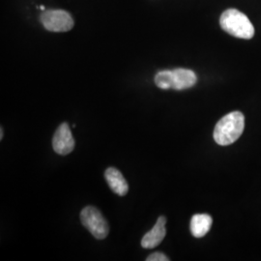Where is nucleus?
Wrapping results in <instances>:
<instances>
[{"label": "nucleus", "instance_id": "9", "mask_svg": "<svg viewBox=\"0 0 261 261\" xmlns=\"http://www.w3.org/2000/svg\"><path fill=\"white\" fill-rule=\"evenodd\" d=\"M212 224L213 220L211 216L207 214L195 215L191 220V232L196 238H201L208 233Z\"/></svg>", "mask_w": 261, "mask_h": 261}, {"label": "nucleus", "instance_id": "11", "mask_svg": "<svg viewBox=\"0 0 261 261\" xmlns=\"http://www.w3.org/2000/svg\"><path fill=\"white\" fill-rule=\"evenodd\" d=\"M169 258L166 254L162 252H154L150 254L149 256L146 258V261H168Z\"/></svg>", "mask_w": 261, "mask_h": 261}, {"label": "nucleus", "instance_id": "1", "mask_svg": "<svg viewBox=\"0 0 261 261\" xmlns=\"http://www.w3.org/2000/svg\"><path fill=\"white\" fill-rule=\"evenodd\" d=\"M244 129L245 117L242 112H230L217 123L213 137L219 145L226 146L238 140L241 137Z\"/></svg>", "mask_w": 261, "mask_h": 261}, {"label": "nucleus", "instance_id": "10", "mask_svg": "<svg viewBox=\"0 0 261 261\" xmlns=\"http://www.w3.org/2000/svg\"><path fill=\"white\" fill-rule=\"evenodd\" d=\"M155 84L161 89H170L173 86L172 71H161L155 76Z\"/></svg>", "mask_w": 261, "mask_h": 261}, {"label": "nucleus", "instance_id": "5", "mask_svg": "<svg viewBox=\"0 0 261 261\" xmlns=\"http://www.w3.org/2000/svg\"><path fill=\"white\" fill-rule=\"evenodd\" d=\"M54 149L59 155H68L75 148V140L67 123L61 124L53 139Z\"/></svg>", "mask_w": 261, "mask_h": 261}, {"label": "nucleus", "instance_id": "6", "mask_svg": "<svg viewBox=\"0 0 261 261\" xmlns=\"http://www.w3.org/2000/svg\"><path fill=\"white\" fill-rule=\"evenodd\" d=\"M167 219L165 217H160L157 223L149 232L145 234L141 240V247L144 249H154L164 240L167 234L166 229Z\"/></svg>", "mask_w": 261, "mask_h": 261}, {"label": "nucleus", "instance_id": "2", "mask_svg": "<svg viewBox=\"0 0 261 261\" xmlns=\"http://www.w3.org/2000/svg\"><path fill=\"white\" fill-rule=\"evenodd\" d=\"M221 28L234 37L252 39L254 36V28L250 19L236 9L224 11L220 18Z\"/></svg>", "mask_w": 261, "mask_h": 261}, {"label": "nucleus", "instance_id": "4", "mask_svg": "<svg viewBox=\"0 0 261 261\" xmlns=\"http://www.w3.org/2000/svg\"><path fill=\"white\" fill-rule=\"evenodd\" d=\"M44 28L51 32H66L74 28L72 16L63 10H48L41 16Z\"/></svg>", "mask_w": 261, "mask_h": 261}, {"label": "nucleus", "instance_id": "3", "mask_svg": "<svg viewBox=\"0 0 261 261\" xmlns=\"http://www.w3.org/2000/svg\"><path fill=\"white\" fill-rule=\"evenodd\" d=\"M84 227L97 239H105L109 234V224L101 212L93 206H87L81 213Z\"/></svg>", "mask_w": 261, "mask_h": 261}, {"label": "nucleus", "instance_id": "13", "mask_svg": "<svg viewBox=\"0 0 261 261\" xmlns=\"http://www.w3.org/2000/svg\"><path fill=\"white\" fill-rule=\"evenodd\" d=\"M40 9L43 10V11H44V10H45V7H44V6H41V7H40Z\"/></svg>", "mask_w": 261, "mask_h": 261}, {"label": "nucleus", "instance_id": "7", "mask_svg": "<svg viewBox=\"0 0 261 261\" xmlns=\"http://www.w3.org/2000/svg\"><path fill=\"white\" fill-rule=\"evenodd\" d=\"M105 177L112 191L118 196H126L129 191V185L118 169L114 168H108L105 172Z\"/></svg>", "mask_w": 261, "mask_h": 261}, {"label": "nucleus", "instance_id": "12", "mask_svg": "<svg viewBox=\"0 0 261 261\" xmlns=\"http://www.w3.org/2000/svg\"><path fill=\"white\" fill-rule=\"evenodd\" d=\"M3 139V128L1 127V129H0V140H2Z\"/></svg>", "mask_w": 261, "mask_h": 261}, {"label": "nucleus", "instance_id": "8", "mask_svg": "<svg viewBox=\"0 0 261 261\" xmlns=\"http://www.w3.org/2000/svg\"><path fill=\"white\" fill-rule=\"evenodd\" d=\"M173 75V86L172 89L184 90L193 87L197 82L196 73L189 69L178 68L172 70Z\"/></svg>", "mask_w": 261, "mask_h": 261}]
</instances>
